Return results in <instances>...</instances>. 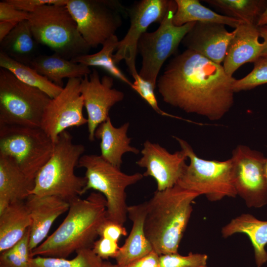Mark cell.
<instances>
[{
	"mask_svg": "<svg viewBox=\"0 0 267 267\" xmlns=\"http://www.w3.org/2000/svg\"><path fill=\"white\" fill-rule=\"evenodd\" d=\"M141 153L142 157L136 164L146 168L143 177L153 178L158 191L176 185L187 166L186 161L188 158L182 150L171 153L159 144L149 140L144 142Z\"/></svg>",
	"mask_w": 267,
	"mask_h": 267,
	"instance_id": "16",
	"label": "cell"
},
{
	"mask_svg": "<svg viewBox=\"0 0 267 267\" xmlns=\"http://www.w3.org/2000/svg\"><path fill=\"white\" fill-rule=\"evenodd\" d=\"M264 172L265 177L267 182V158L266 159L264 164Z\"/></svg>",
	"mask_w": 267,
	"mask_h": 267,
	"instance_id": "45",
	"label": "cell"
},
{
	"mask_svg": "<svg viewBox=\"0 0 267 267\" xmlns=\"http://www.w3.org/2000/svg\"><path fill=\"white\" fill-rule=\"evenodd\" d=\"M30 230L12 248L0 253V267H31Z\"/></svg>",
	"mask_w": 267,
	"mask_h": 267,
	"instance_id": "32",
	"label": "cell"
},
{
	"mask_svg": "<svg viewBox=\"0 0 267 267\" xmlns=\"http://www.w3.org/2000/svg\"><path fill=\"white\" fill-rule=\"evenodd\" d=\"M31 216L25 201H14L0 212V252L14 247L30 227Z\"/></svg>",
	"mask_w": 267,
	"mask_h": 267,
	"instance_id": "24",
	"label": "cell"
},
{
	"mask_svg": "<svg viewBox=\"0 0 267 267\" xmlns=\"http://www.w3.org/2000/svg\"><path fill=\"white\" fill-rule=\"evenodd\" d=\"M200 195L177 183L156 190L147 202L145 235L159 255L177 253L191 213V204Z\"/></svg>",
	"mask_w": 267,
	"mask_h": 267,
	"instance_id": "3",
	"label": "cell"
},
{
	"mask_svg": "<svg viewBox=\"0 0 267 267\" xmlns=\"http://www.w3.org/2000/svg\"><path fill=\"white\" fill-rule=\"evenodd\" d=\"M235 80L222 65L185 49L170 61L158 78L156 87L166 103L217 121L233 105Z\"/></svg>",
	"mask_w": 267,
	"mask_h": 267,
	"instance_id": "1",
	"label": "cell"
},
{
	"mask_svg": "<svg viewBox=\"0 0 267 267\" xmlns=\"http://www.w3.org/2000/svg\"><path fill=\"white\" fill-rule=\"evenodd\" d=\"M29 13L17 9L6 0L0 2V21L19 23L29 19Z\"/></svg>",
	"mask_w": 267,
	"mask_h": 267,
	"instance_id": "38",
	"label": "cell"
},
{
	"mask_svg": "<svg viewBox=\"0 0 267 267\" xmlns=\"http://www.w3.org/2000/svg\"><path fill=\"white\" fill-rule=\"evenodd\" d=\"M35 40L68 59L88 54L91 47L81 35L66 4H46L29 13Z\"/></svg>",
	"mask_w": 267,
	"mask_h": 267,
	"instance_id": "5",
	"label": "cell"
},
{
	"mask_svg": "<svg viewBox=\"0 0 267 267\" xmlns=\"http://www.w3.org/2000/svg\"><path fill=\"white\" fill-rule=\"evenodd\" d=\"M134 82L131 88L143 98L158 114L164 116L183 119L163 111L159 106L154 90L156 87L142 79L138 74L133 77Z\"/></svg>",
	"mask_w": 267,
	"mask_h": 267,
	"instance_id": "35",
	"label": "cell"
},
{
	"mask_svg": "<svg viewBox=\"0 0 267 267\" xmlns=\"http://www.w3.org/2000/svg\"><path fill=\"white\" fill-rule=\"evenodd\" d=\"M171 0H141L128 8L130 26L121 41H119L113 60L117 64L125 60L132 76L138 73L135 67L137 44L141 36L152 23H160L169 9Z\"/></svg>",
	"mask_w": 267,
	"mask_h": 267,
	"instance_id": "14",
	"label": "cell"
},
{
	"mask_svg": "<svg viewBox=\"0 0 267 267\" xmlns=\"http://www.w3.org/2000/svg\"><path fill=\"white\" fill-rule=\"evenodd\" d=\"M76 257L71 260L66 258L36 256L30 260L31 267H101L102 259L91 248L80 249L76 252Z\"/></svg>",
	"mask_w": 267,
	"mask_h": 267,
	"instance_id": "31",
	"label": "cell"
},
{
	"mask_svg": "<svg viewBox=\"0 0 267 267\" xmlns=\"http://www.w3.org/2000/svg\"><path fill=\"white\" fill-rule=\"evenodd\" d=\"M51 98L45 93L0 69V126L40 128L44 109Z\"/></svg>",
	"mask_w": 267,
	"mask_h": 267,
	"instance_id": "7",
	"label": "cell"
},
{
	"mask_svg": "<svg viewBox=\"0 0 267 267\" xmlns=\"http://www.w3.org/2000/svg\"><path fill=\"white\" fill-rule=\"evenodd\" d=\"M256 26L258 27L267 26V6L259 17Z\"/></svg>",
	"mask_w": 267,
	"mask_h": 267,
	"instance_id": "43",
	"label": "cell"
},
{
	"mask_svg": "<svg viewBox=\"0 0 267 267\" xmlns=\"http://www.w3.org/2000/svg\"><path fill=\"white\" fill-rule=\"evenodd\" d=\"M101 267H117L116 264H113L108 261H103Z\"/></svg>",
	"mask_w": 267,
	"mask_h": 267,
	"instance_id": "44",
	"label": "cell"
},
{
	"mask_svg": "<svg viewBox=\"0 0 267 267\" xmlns=\"http://www.w3.org/2000/svg\"><path fill=\"white\" fill-rule=\"evenodd\" d=\"M175 0H171L168 11L159 27L145 32L137 44V52L142 57L139 75L156 87L160 71L166 60L175 54L183 38L196 22L175 26L173 19L177 10Z\"/></svg>",
	"mask_w": 267,
	"mask_h": 267,
	"instance_id": "10",
	"label": "cell"
},
{
	"mask_svg": "<svg viewBox=\"0 0 267 267\" xmlns=\"http://www.w3.org/2000/svg\"><path fill=\"white\" fill-rule=\"evenodd\" d=\"M236 233H244L249 238L257 267L267 262V221L260 220L250 214H242L232 219L221 230L225 238Z\"/></svg>",
	"mask_w": 267,
	"mask_h": 267,
	"instance_id": "23",
	"label": "cell"
},
{
	"mask_svg": "<svg viewBox=\"0 0 267 267\" xmlns=\"http://www.w3.org/2000/svg\"><path fill=\"white\" fill-rule=\"evenodd\" d=\"M113 77L105 75L100 78L93 69L89 75L81 78L80 91L88 115L89 139L94 140L98 126L110 117V109L124 98L123 92L113 88Z\"/></svg>",
	"mask_w": 267,
	"mask_h": 267,
	"instance_id": "15",
	"label": "cell"
},
{
	"mask_svg": "<svg viewBox=\"0 0 267 267\" xmlns=\"http://www.w3.org/2000/svg\"><path fill=\"white\" fill-rule=\"evenodd\" d=\"M129 123L115 127L110 118L100 124L95 132V137L100 139V156L105 161L120 169L122 156L127 152L138 154L139 150L131 145V138L127 135Z\"/></svg>",
	"mask_w": 267,
	"mask_h": 267,
	"instance_id": "21",
	"label": "cell"
},
{
	"mask_svg": "<svg viewBox=\"0 0 267 267\" xmlns=\"http://www.w3.org/2000/svg\"><path fill=\"white\" fill-rule=\"evenodd\" d=\"M85 150L83 144L73 141L67 131L62 132L54 143L52 154L35 179L31 194L55 196L70 202L84 194L87 178L75 174Z\"/></svg>",
	"mask_w": 267,
	"mask_h": 267,
	"instance_id": "4",
	"label": "cell"
},
{
	"mask_svg": "<svg viewBox=\"0 0 267 267\" xmlns=\"http://www.w3.org/2000/svg\"><path fill=\"white\" fill-rule=\"evenodd\" d=\"M30 66L58 86L63 88L65 78H82L91 72L89 67L75 63L58 54L37 55Z\"/></svg>",
	"mask_w": 267,
	"mask_h": 267,
	"instance_id": "25",
	"label": "cell"
},
{
	"mask_svg": "<svg viewBox=\"0 0 267 267\" xmlns=\"http://www.w3.org/2000/svg\"><path fill=\"white\" fill-rule=\"evenodd\" d=\"M204 1L220 10L224 15L256 25L267 6L266 0H206Z\"/></svg>",
	"mask_w": 267,
	"mask_h": 267,
	"instance_id": "29",
	"label": "cell"
},
{
	"mask_svg": "<svg viewBox=\"0 0 267 267\" xmlns=\"http://www.w3.org/2000/svg\"><path fill=\"white\" fill-rule=\"evenodd\" d=\"M266 158L249 147L240 144L232 152V176L237 195L249 208L267 204V182L264 172Z\"/></svg>",
	"mask_w": 267,
	"mask_h": 267,
	"instance_id": "12",
	"label": "cell"
},
{
	"mask_svg": "<svg viewBox=\"0 0 267 267\" xmlns=\"http://www.w3.org/2000/svg\"><path fill=\"white\" fill-rule=\"evenodd\" d=\"M29 178L9 158L0 155V212L10 203L25 201L34 188Z\"/></svg>",
	"mask_w": 267,
	"mask_h": 267,
	"instance_id": "22",
	"label": "cell"
},
{
	"mask_svg": "<svg viewBox=\"0 0 267 267\" xmlns=\"http://www.w3.org/2000/svg\"><path fill=\"white\" fill-rule=\"evenodd\" d=\"M32 223L30 227L31 252L46 237L55 220L68 211L69 203L55 196L31 194L25 200Z\"/></svg>",
	"mask_w": 267,
	"mask_h": 267,
	"instance_id": "18",
	"label": "cell"
},
{
	"mask_svg": "<svg viewBox=\"0 0 267 267\" xmlns=\"http://www.w3.org/2000/svg\"><path fill=\"white\" fill-rule=\"evenodd\" d=\"M177 8L173 22L181 26L190 22H211L236 28L242 21L218 14L202 5L198 0H175Z\"/></svg>",
	"mask_w": 267,
	"mask_h": 267,
	"instance_id": "27",
	"label": "cell"
},
{
	"mask_svg": "<svg viewBox=\"0 0 267 267\" xmlns=\"http://www.w3.org/2000/svg\"><path fill=\"white\" fill-rule=\"evenodd\" d=\"M54 143L41 128L0 126V155L11 159L35 180L51 156Z\"/></svg>",
	"mask_w": 267,
	"mask_h": 267,
	"instance_id": "9",
	"label": "cell"
},
{
	"mask_svg": "<svg viewBox=\"0 0 267 267\" xmlns=\"http://www.w3.org/2000/svg\"><path fill=\"white\" fill-rule=\"evenodd\" d=\"M260 36L263 39V49L261 56L267 58V26L259 27Z\"/></svg>",
	"mask_w": 267,
	"mask_h": 267,
	"instance_id": "42",
	"label": "cell"
},
{
	"mask_svg": "<svg viewBox=\"0 0 267 267\" xmlns=\"http://www.w3.org/2000/svg\"><path fill=\"white\" fill-rule=\"evenodd\" d=\"M207 260L205 254L191 252L186 256L178 253L159 256L160 267H206Z\"/></svg>",
	"mask_w": 267,
	"mask_h": 267,
	"instance_id": "34",
	"label": "cell"
},
{
	"mask_svg": "<svg viewBox=\"0 0 267 267\" xmlns=\"http://www.w3.org/2000/svg\"><path fill=\"white\" fill-rule=\"evenodd\" d=\"M100 237L108 238L118 242L122 236H126V229L121 224L107 219L101 224L98 229Z\"/></svg>",
	"mask_w": 267,
	"mask_h": 267,
	"instance_id": "39",
	"label": "cell"
},
{
	"mask_svg": "<svg viewBox=\"0 0 267 267\" xmlns=\"http://www.w3.org/2000/svg\"><path fill=\"white\" fill-rule=\"evenodd\" d=\"M92 250L100 258L108 259L109 258H115L120 247L118 242L114 240L100 237L94 242Z\"/></svg>",
	"mask_w": 267,
	"mask_h": 267,
	"instance_id": "36",
	"label": "cell"
},
{
	"mask_svg": "<svg viewBox=\"0 0 267 267\" xmlns=\"http://www.w3.org/2000/svg\"><path fill=\"white\" fill-rule=\"evenodd\" d=\"M0 67L11 72L23 83L43 91L51 98L56 96L63 88L51 82L30 66L19 62L1 52Z\"/></svg>",
	"mask_w": 267,
	"mask_h": 267,
	"instance_id": "28",
	"label": "cell"
},
{
	"mask_svg": "<svg viewBox=\"0 0 267 267\" xmlns=\"http://www.w3.org/2000/svg\"></svg>",
	"mask_w": 267,
	"mask_h": 267,
	"instance_id": "47",
	"label": "cell"
},
{
	"mask_svg": "<svg viewBox=\"0 0 267 267\" xmlns=\"http://www.w3.org/2000/svg\"><path fill=\"white\" fill-rule=\"evenodd\" d=\"M81 78H71L62 91L46 105L40 128L54 143L59 135L71 127L88 123L83 115L84 99L80 91Z\"/></svg>",
	"mask_w": 267,
	"mask_h": 267,
	"instance_id": "13",
	"label": "cell"
},
{
	"mask_svg": "<svg viewBox=\"0 0 267 267\" xmlns=\"http://www.w3.org/2000/svg\"><path fill=\"white\" fill-rule=\"evenodd\" d=\"M147 209V201L128 206V216L133 222L132 228L115 258L116 265L120 266L128 265L153 250L145 235L144 228Z\"/></svg>",
	"mask_w": 267,
	"mask_h": 267,
	"instance_id": "20",
	"label": "cell"
},
{
	"mask_svg": "<svg viewBox=\"0 0 267 267\" xmlns=\"http://www.w3.org/2000/svg\"><path fill=\"white\" fill-rule=\"evenodd\" d=\"M119 40L116 35L111 36L102 44L98 52L76 57L71 60L88 67L96 66L102 68L112 77H114L131 87L133 83L124 75L113 60V52L116 50Z\"/></svg>",
	"mask_w": 267,
	"mask_h": 267,
	"instance_id": "30",
	"label": "cell"
},
{
	"mask_svg": "<svg viewBox=\"0 0 267 267\" xmlns=\"http://www.w3.org/2000/svg\"><path fill=\"white\" fill-rule=\"evenodd\" d=\"M174 137L189 160L178 184L200 195H205L211 202L220 201L225 197H236L230 158L219 161L200 158L186 141Z\"/></svg>",
	"mask_w": 267,
	"mask_h": 267,
	"instance_id": "8",
	"label": "cell"
},
{
	"mask_svg": "<svg viewBox=\"0 0 267 267\" xmlns=\"http://www.w3.org/2000/svg\"><path fill=\"white\" fill-rule=\"evenodd\" d=\"M159 256L154 250L146 256L125 266L117 267H160Z\"/></svg>",
	"mask_w": 267,
	"mask_h": 267,
	"instance_id": "40",
	"label": "cell"
},
{
	"mask_svg": "<svg viewBox=\"0 0 267 267\" xmlns=\"http://www.w3.org/2000/svg\"><path fill=\"white\" fill-rule=\"evenodd\" d=\"M253 63V69L248 74L234 81L233 84L234 93L250 90L267 84V58L260 56Z\"/></svg>",
	"mask_w": 267,
	"mask_h": 267,
	"instance_id": "33",
	"label": "cell"
},
{
	"mask_svg": "<svg viewBox=\"0 0 267 267\" xmlns=\"http://www.w3.org/2000/svg\"><path fill=\"white\" fill-rule=\"evenodd\" d=\"M66 5L91 48L115 35L128 16V8L116 0H68Z\"/></svg>",
	"mask_w": 267,
	"mask_h": 267,
	"instance_id": "11",
	"label": "cell"
},
{
	"mask_svg": "<svg viewBox=\"0 0 267 267\" xmlns=\"http://www.w3.org/2000/svg\"><path fill=\"white\" fill-rule=\"evenodd\" d=\"M234 30L222 63L226 74L232 77L243 64L254 63L261 56L263 49V43L259 41V27L256 25L242 22Z\"/></svg>",
	"mask_w": 267,
	"mask_h": 267,
	"instance_id": "19",
	"label": "cell"
},
{
	"mask_svg": "<svg viewBox=\"0 0 267 267\" xmlns=\"http://www.w3.org/2000/svg\"><path fill=\"white\" fill-rule=\"evenodd\" d=\"M77 168L86 169L84 193L91 189L101 193L107 201V219L123 225L128 216L126 189L141 180L143 174H126L94 154L83 155Z\"/></svg>",
	"mask_w": 267,
	"mask_h": 267,
	"instance_id": "6",
	"label": "cell"
},
{
	"mask_svg": "<svg viewBox=\"0 0 267 267\" xmlns=\"http://www.w3.org/2000/svg\"><path fill=\"white\" fill-rule=\"evenodd\" d=\"M38 43L35 40L27 20L17 24L11 32L0 42V52L12 59L30 66L38 55Z\"/></svg>",
	"mask_w": 267,
	"mask_h": 267,
	"instance_id": "26",
	"label": "cell"
},
{
	"mask_svg": "<svg viewBox=\"0 0 267 267\" xmlns=\"http://www.w3.org/2000/svg\"><path fill=\"white\" fill-rule=\"evenodd\" d=\"M17 9L28 13L46 4H66L68 0H5Z\"/></svg>",
	"mask_w": 267,
	"mask_h": 267,
	"instance_id": "37",
	"label": "cell"
},
{
	"mask_svg": "<svg viewBox=\"0 0 267 267\" xmlns=\"http://www.w3.org/2000/svg\"></svg>",
	"mask_w": 267,
	"mask_h": 267,
	"instance_id": "46",
	"label": "cell"
},
{
	"mask_svg": "<svg viewBox=\"0 0 267 267\" xmlns=\"http://www.w3.org/2000/svg\"><path fill=\"white\" fill-rule=\"evenodd\" d=\"M17 24L13 22L0 21V42L11 32Z\"/></svg>",
	"mask_w": 267,
	"mask_h": 267,
	"instance_id": "41",
	"label": "cell"
},
{
	"mask_svg": "<svg viewBox=\"0 0 267 267\" xmlns=\"http://www.w3.org/2000/svg\"><path fill=\"white\" fill-rule=\"evenodd\" d=\"M235 33L229 32L225 25L211 22H196L181 43L186 48L210 60L222 64L227 46Z\"/></svg>",
	"mask_w": 267,
	"mask_h": 267,
	"instance_id": "17",
	"label": "cell"
},
{
	"mask_svg": "<svg viewBox=\"0 0 267 267\" xmlns=\"http://www.w3.org/2000/svg\"><path fill=\"white\" fill-rule=\"evenodd\" d=\"M68 214L56 230L31 252L36 256L66 258L80 249L92 248L107 219V201L99 192L69 202Z\"/></svg>",
	"mask_w": 267,
	"mask_h": 267,
	"instance_id": "2",
	"label": "cell"
}]
</instances>
